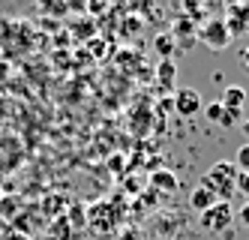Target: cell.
Listing matches in <instances>:
<instances>
[{"label": "cell", "mask_w": 249, "mask_h": 240, "mask_svg": "<svg viewBox=\"0 0 249 240\" xmlns=\"http://www.w3.org/2000/svg\"><path fill=\"white\" fill-rule=\"evenodd\" d=\"M237 174H240V171H237L234 162H225V159H222V162H213L210 171L201 177V186L210 189L219 201H228V204H231V198L237 195V189H234Z\"/></svg>", "instance_id": "6da1fadb"}, {"label": "cell", "mask_w": 249, "mask_h": 240, "mask_svg": "<svg viewBox=\"0 0 249 240\" xmlns=\"http://www.w3.org/2000/svg\"><path fill=\"white\" fill-rule=\"evenodd\" d=\"M231 222H234V207L228 201H216L210 210L201 213V228H207V231H225Z\"/></svg>", "instance_id": "7a4b0ae2"}, {"label": "cell", "mask_w": 249, "mask_h": 240, "mask_svg": "<svg viewBox=\"0 0 249 240\" xmlns=\"http://www.w3.org/2000/svg\"><path fill=\"white\" fill-rule=\"evenodd\" d=\"M222 21L231 33V39L240 36V33H249V3H228Z\"/></svg>", "instance_id": "3957f363"}, {"label": "cell", "mask_w": 249, "mask_h": 240, "mask_svg": "<svg viewBox=\"0 0 249 240\" xmlns=\"http://www.w3.org/2000/svg\"><path fill=\"white\" fill-rule=\"evenodd\" d=\"M198 36H201V42H207L213 51H222V48H228V42H231V33H228V27H225L222 18H216V21H207Z\"/></svg>", "instance_id": "277c9868"}, {"label": "cell", "mask_w": 249, "mask_h": 240, "mask_svg": "<svg viewBox=\"0 0 249 240\" xmlns=\"http://www.w3.org/2000/svg\"><path fill=\"white\" fill-rule=\"evenodd\" d=\"M174 111L180 117H195L201 111V93L195 87H180L174 93Z\"/></svg>", "instance_id": "5b68a950"}, {"label": "cell", "mask_w": 249, "mask_h": 240, "mask_svg": "<svg viewBox=\"0 0 249 240\" xmlns=\"http://www.w3.org/2000/svg\"><path fill=\"white\" fill-rule=\"evenodd\" d=\"M243 102H246V87L240 84H228L219 96V105L225 111H243Z\"/></svg>", "instance_id": "8992f818"}, {"label": "cell", "mask_w": 249, "mask_h": 240, "mask_svg": "<svg viewBox=\"0 0 249 240\" xmlns=\"http://www.w3.org/2000/svg\"><path fill=\"white\" fill-rule=\"evenodd\" d=\"M150 186H153V192H174L177 186H180V180H177V174H174V171L159 168V171H153V174H150Z\"/></svg>", "instance_id": "52a82bcc"}, {"label": "cell", "mask_w": 249, "mask_h": 240, "mask_svg": "<svg viewBox=\"0 0 249 240\" xmlns=\"http://www.w3.org/2000/svg\"><path fill=\"white\" fill-rule=\"evenodd\" d=\"M216 201H219V198H216V195H213L210 189H204V186H201V183H198V186H195V189L189 192V207H192V210H198V213H204V210H210L213 204H216Z\"/></svg>", "instance_id": "ba28073f"}, {"label": "cell", "mask_w": 249, "mask_h": 240, "mask_svg": "<svg viewBox=\"0 0 249 240\" xmlns=\"http://www.w3.org/2000/svg\"><path fill=\"white\" fill-rule=\"evenodd\" d=\"M156 78H159V84H162V87H171L174 78H177V66H174V60H159V66H156Z\"/></svg>", "instance_id": "9c48e42d"}, {"label": "cell", "mask_w": 249, "mask_h": 240, "mask_svg": "<svg viewBox=\"0 0 249 240\" xmlns=\"http://www.w3.org/2000/svg\"><path fill=\"white\" fill-rule=\"evenodd\" d=\"M156 51H159V57H162V60H171V51H174V39H171V36H156Z\"/></svg>", "instance_id": "30bf717a"}, {"label": "cell", "mask_w": 249, "mask_h": 240, "mask_svg": "<svg viewBox=\"0 0 249 240\" xmlns=\"http://www.w3.org/2000/svg\"><path fill=\"white\" fill-rule=\"evenodd\" d=\"M234 165H237V171H249V144H240V147H237Z\"/></svg>", "instance_id": "8fae6325"}, {"label": "cell", "mask_w": 249, "mask_h": 240, "mask_svg": "<svg viewBox=\"0 0 249 240\" xmlns=\"http://www.w3.org/2000/svg\"><path fill=\"white\" fill-rule=\"evenodd\" d=\"M204 117H207V120H213V123H219V117H222V105H219V99L213 102V105H207V108H204Z\"/></svg>", "instance_id": "7c38bea8"}, {"label": "cell", "mask_w": 249, "mask_h": 240, "mask_svg": "<svg viewBox=\"0 0 249 240\" xmlns=\"http://www.w3.org/2000/svg\"><path fill=\"white\" fill-rule=\"evenodd\" d=\"M234 189H237L240 195H246V198H249V171H240V174H237V183H234Z\"/></svg>", "instance_id": "4fadbf2b"}, {"label": "cell", "mask_w": 249, "mask_h": 240, "mask_svg": "<svg viewBox=\"0 0 249 240\" xmlns=\"http://www.w3.org/2000/svg\"><path fill=\"white\" fill-rule=\"evenodd\" d=\"M237 120H240V111H225L222 108V117H219L222 126H237Z\"/></svg>", "instance_id": "5bb4252c"}, {"label": "cell", "mask_w": 249, "mask_h": 240, "mask_svg": "<svg viewBox=\"0 0 249 240\" xmlns=\"http://www.w3.org/2000/svg\"><path fill=\"white\" fill-rule=\"evenodd\" d=\"M234 216H240V222H243V225H249V204H243V207H240V213H234Z\"/></svg>", "instance_id": "9a60e30c"}, {"label": "cell", "mask_w": 249, "mask_h": 240, "mask_svg": "<svg viewBox=\"0 0 249 240\" xmlns=\"http://www.w3.org/2000/svg\"><path fill=\"white\" fill-rule=\"evenodd\" d=\"M138 186H141L138 177H129V180H126V189H129V192H138Z\"/></svg>", "instance_id": "2e32d148"}, {"label": "cell", "mask_w": 249, "mask_h": 240, "mask_svg": "<svg viewBox=\"0 0 249 240\" xmlns=\"http://www.w3.org/2000/svg\"><path fill=\"white\" fill-rule=\"evenodd\" d=\"M240 63L249 69V45H246V48H240Z\"/></svg>", "instance_id": "e0dca14e"}, {"label": "cell", "mask_w": 249, "mask_h": 240, "mask_svg": "<svg viewBox=\"0 0 249 240\" xmlns=\"http://www.w3.org/2000/svg\"><path fill=\"white\" fill-rule=\"evenodd\" d=\"M240 129H243V135L249 138V120H243V123H240Z\"/></svg>", "instance_id": "ac0fdd59"}, {"label": "cell", "mask_w": 249, "mask_h": 240, "mask_svg": "<svg viewBox=\"0 0 249 240\" xmlns=\"http://www.w3.org/2000/svg\"><path fill=\"white\" fill-rule=\"evenodd\" d=\"M9 240H27V237H9Z\"/></svg>", "instance_id": "d6986e66"}]
</instances>
